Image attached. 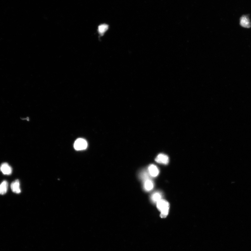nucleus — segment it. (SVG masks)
Returning a JSON list of instances; mask_svg holds the SVG:
<instances>
[{"instance_id":"nucleus-1","label":"nucleus","mask_w":251,"mask_h":251,"mask_svg":"<svg viewBox=\"0 0 251 251\" xmlns=\"http://www.w3.org/2000/svg\"><path fill=\"white\" fill-rule=\"evenodd\" d=\"M157 207L161 212L160 216L162 218H165L169 214L170 205L167 201L160 200L157 203Z\"/></svg>"},{"instance_id":"nucleus-2","label":"nucleus","mask_w":251,"mask_h":251,"mask_svg":"<svg viewBox=\"0 0 251 251\" xmlns=\"http://www.w3.org/2000/svg\"><path fill=\"white\" fill-rule=\"evenodd\" d=\"M88 146L87 142L84 139L80 138L77 139L74 144V148L77 150H86Z\"/></svg>"},{"instance_id":"nucleus-3","label":"nucleus","mask_w":251,"mask_h":251,"mask_svg":"<svg viewBox=\"0 0 251 251\" xmlns=\"http://www.w3.org/2000/svg\"><path fill=\"white\" fill-rule=\"evenodd\" d=\"M0 170L4 175H10L12 173V168L6 163H3L0 166Z\"/></svg>"},{"instance_id":"nucleus-4","label":"nucleus","mask_w":251,"mask_h":251,"mask_svg":"<svg viewBox=\"0 0 251 251\" xmlns=\"http://www.w3.org/2000/svg\"><path fill=\"white\" fill-rule=\"evenodd\" d=\"M155 161L160 164H167L169 162V158L168 156L164 154L161 153L157 156L155 159Z\"/></svg>"},{"instance_id":"nucleus-5","label":"nucleus","mask_w":251,"mask_h":251,"mask_svg":"<svg viewBox=\"0 0 251 251\" xmlns=\"http://www.w3.org/2000/svg\"><path fill=\"white\" fill-rule=\"evenodd\" d=\"M11 189L13 193L19 194L21 193L20 182L18 180L14 181L11 184Z\"/></svg>"},{"instance_id":"nucleus-6","label":"nucleus","mask_w":251,"mask_h":251,"mask_svg":"<svg viewBox=\"0 0 251 251\" xmlns=\"http://www.w3.org/2000/svg\"><path fill=\"white\" fill-rule=\"evenodd\" d=\"M149 174L151 176L157 177L159 174V170L157 167L155 165H151L148 167Z\"/></svg>"},{"instance_id":"nucleus-7","label":"nucleus","mask_w":251,"mask_h":251,"mask_svg":"<svg viewBox=\"0 0 251 251\" xmlns=\"http://www.w3.org/2000/svg\"><path fill=\"white\" fill-rule=\"evenodd\" d=\"M240 25L242 27L249 28L251 27V23L248 16L243 15L241 18L240 21Z\"/></svg>"},{"instance_id":"nucleus-8","label":"nucleus","mask_w":251,"mask_h":251,"mask_svg":"<svg viewBox=\"0 0 251 251\" xmlns=\"http://www.w3.org/2000/svg\"><path fill=\"white\" fill-rule=\"evenodd\" d=\"M8 182L4 181L0 184V195H3L5 194L8 191Z\"/></svg>"},{"instance_id":"nucleus-9","label":"nucleus","mask_w":251,"mask_h":251,"mask_svg":"<svg viewBox=\"0 0 251 251\" xmlns=\"http://www.w3.org/2000/svg\"><path fill=\"white\" fill-rule=\"evenodd\" d=\"M144 187L146 191H150L153 188V182L150 179L146 180L144 182Z\"/></svg>"},{"instance_id":"nucleus-10","label":"nucleus","mask_w":251,"mask_h":251,"mask_svg":"<svg viewBox=\"0 0 251 251\" xmlns=\"http://www.w3.org/2000/svg\"><path fill=\"white\" fill-rule=\"evenodd\" d=\"M162 195L159 192H155L151 196V199L154 202L157 203L162 199Z\"/></svg>"},{"instance_id":"nucleus-11","label":"nucleus","mask_w":251,"mask_h":251,"mask_svg":"<svg viewBox=\"0 0 251 251\" xmlns=\"http://www.w3.org/2000/svg\"><path fill=\"white\" fill-rule=\"evenodd\" d=\"M108 26L106 25H101L98 27V31L101 34H103L108 29Z\"/></svg>"},{"instance_id":"nucleus-12","label":"nucleus","mask_w":251,"mask_h":251,"mask_svg":"<svg viewBox=\"0 0 251 251\" xmlns=\"http://www.w3.org/2000/svg\"><path fill=\"white\" fill-rule=\"evenodd\" d=\"M141 178L144 180V181H146V180L150 179L149 178V176L148 174L146 172H144L142 173L141 175Z\"/></svg>"}]
</instances>
